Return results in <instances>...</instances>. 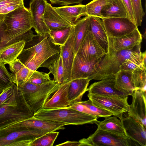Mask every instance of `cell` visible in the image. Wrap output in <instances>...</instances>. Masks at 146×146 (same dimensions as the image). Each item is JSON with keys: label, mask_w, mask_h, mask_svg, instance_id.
<instances>
[{"label": "cell", "mask_w": 146, "mask_h": 146, "mask_svg": "<svg viewBox=\"0 0 146 146\" xmlns=\"http://www.w3.org/2000/svg\"><path fill=\"white\" fill-rule=\"evenodd\" d=\"M33 115L21 90L14 84L12 95L0 106V129L32 117Z\"/></svg>", "instance_id": "cell-1"}, {"label": "cell", "mask_w": 146, "mask_h": 146, "mask_svg": "<svg viewBox=\"0 0 146 146\" xmlns=\"http://www.w3.org/2000/svg\"><path fill=\"white\" fill-rule=\"evenodd\" d=\"M141 44L131 49L119 50H114L109 47L108 52L101 58L95 72L88 79L90 81L114 78L124 61L141 55Z\"/></svg>", "instance_id": "cell-2"}, {"label": "cell", "mask_w": 146, "mask_h": 146, "mask_svg": "<svg viewBox=\"0 0 146 146\" xmlns=\"http://www.w3.org/2000/svg\"><path fill=\"white\" fill-rule=\"evenodd\" d=\"M33 117L66 125L95 124L98 118L68 107L53 109L43 108L34 114Z\"/></svg>", "instance_id": "cell-3"}, {"label": "cell", "mask_w": 146, "mask_h": 146, "mask_svg": "<svg viewBox=\"0 0 146 146\" xmlns=\"http://www.w3.org/2000/svg\"><path fill=\"white\" fill-rule=\"evenodd\" d=\"M60 84L53 80L39 85L27 82L18 87L21 90L26 101L34 114L43 108L46 102Z\"/></svg>", "instance_id": "cell-4"}, {"label": "cell", "mask_w": 146, "mask_h": 146, "mask_svg": "<svg viewBox=\"0 0 146 146\" xmlns=\"http://www.w3.org/2000/svg\"><path fill=\"white\" fill-rule=\"evenodd\" d=\"M1 27L3 34L9 37L27 32L32 28L31 15L29 9L24 5L5 14Z\"/></svg>", "instance_id": "cell-5"}, {"label": "cell", "mask_w": 146, "mask_h": 146, "mask_svg": "<svg viewBox=\"0 0 146 146\" xmlns=\"http://www.w3.org/2000/svg\"><path fill=\"white\" fill-rule=\"evenodd\" d=\"M46 133L23 128L0 129V146H30L33 141Z\"/></svg>", "instance_id": "cell-6"}, {"label": "cell", "mask_w": 146, "mask_h": 146, "mask_svg": "<svg viewBox=\"0 0 146 146\" xmlns=\"http://www.w3.org/2000/svg\"><path fill=\"white\" fill-rule=\"evenodd\" d=\"M79 141V146L138 145L126 135L113 133L98 128L88 138L82 139Z\"/></svg>", "instance_id": "cell-7"}, {"label": "cell", "mask_w": 146, "mask_h": 146, "mask_svg": "<svg viewBox=\"0 0 146 146\" xmlns=\"http://www.w3.org/2000/svg\"><path fill=\"white\" fill-rule=\"evenodd\" d=\"M89 99L95 106L107 110L118 117L127 113L129 109L128 96L101 95L88 93Z\"/></svg>", "instance_id": "cell-8"}, {"label": "cell", "mask_w": 146, "mask_h": 146, "mask_svg": "<svg viewBox=\"0 0 146 146\" xmlns=\"http://www.w3.org/2000/svg\"><path fill=\"white\" fill-rule=\"evenodd\" d=\"M101 19L110 38L122 36L131 33L137 27L127 17L102 18Z\"/></svg>", "instance_id": "cell-9"}, {"label": "cell", "mask_w": 146, "mask_h": 146, "mask_svg": "<svg viewBox=\"0 0 146 146\" xmlns=\"http://www.w3.org/2000/svg\"><path fill=\"white\" fill-rule=\"evenodd\" d=\"M47 2L46 0H31L29 3L28 9L31 15L32 28L40 37L46 36L50 32L44 18Z\"/></svg>", "instance_id": "cell-10"}, {"label": "cell", "mask_w": 146, "mask_h": 146, "mask_svg": "<svg viewBox=\"0 0 146 146\" xmlns=\"http://www.w3.org/2000/svg\"><path fill=\"white\" fill-rule=\"evenodd\" d=\"M65 125V124L61 123L36 118L33 116L3 129H8L23 128L48 133L63 129H65L64 126Z\"/></svg>", "instance_id": "cell-11"}, {"label": "cell", "mask_w": 146, "mask_h": 146, "mask_svg": "<svg viewBox=\"0 0 146 146\" xmlns=\"http://www.w3.org/2000/svg\"><path fill=\"white\" fill-rule=\"evenodd\" d=\"M123 114L118 118L122 122L126 136L139 145L146 146V128L132 117L128 115L123 117Z\"/></svg>", "instance_id": "cell-12"}, {"label": "cell", "mask_w": 146, "mask_h": 146, "mask_svg": "<svg viewBox=\"0 0 146 146\" xmlns=\"http://www.w3.org/2000/svg\"><path fill=\"white\" fill-rule=\"evenodd\" d=\"M52 42L49 35H48L39 43L31 46L24 48L21 54H24L26 56V61L32 58L45 56L50 57L52 55L60 52V48L56 47Z\"/></svg>", "instance_id": "cell-13"}, {"label": "cell", "mask_w": 146, "mask_h": 146, "mask_svg": "<svg viewBox=\"0 0 146 146\" xmlns=\"http://www.w3.org/2000/svg\"><path fill=\"white\" fill-rule=\"evenodd\" d=\"M76 54L85 60L89 61L101 59L106 54L93 34L89 31Z\"/></svg>", "instance_id": "cell-14"}, {"label": "cell", "mask_w": 146, "mask_h": 146, "mask_svg": "<svg viewBox=\"0 0 146 146\" xmlns=\"http://www.w3.org/2000/svg\"><path fill=\"white\" fill-rule=\"evenodd\" d=\"M101 59L88 61L76 54L74 56L73 63L71 80L77 78H88L95 72Z\"/></svg>", "instance_id": "cell-15"}, {"label": "cell", "mask_w": 146, "mask_h": 146, "mask_svg": "<svg viewBox=\"0 0 146 146\" xmlns=\"http://www.w3.org/2000/svg\"><path fill=\"white\" fill-rule=\"evenodd\" d=\"M131 96L132 102L129 105L128 115L142 123L146 128V92L135 90Z\"/></svg>", "instance_id": "cell-16"}, {"label": "cell", "mask_w": 146, "mask_h": 146, "mask_svg": "<svg viewBox=\"0 0 146 146\" xmlns=\"http://www.w3.org/2000/svg\"><path fill=\"white\" fill-rule=\"evenodd\" d=\"M142 39V35L137 27L131 33L122 36L109 37V47L115 50L131 49L141 44Z\"/></svg>", "instance_id": "cell-17"}, {"label": "cell", "mask_w": 146, "mask_h": 146, "mask_svg": "<svg viewBox=\"0 0 146 146\" xmlns=\"http://www.w3.org/2000/svg\"><path fill=\"white\" fill-rule=\"evenodd\" d=\"M71 81L60 84L51 98H49L46 102L43 108L46 109L62 108L70 106L68 93Z\"/></svg>", "instance_id": "cell-18"}, {"label": "cell", "mask_w": 146, "mask_h": 146, "mask_svg": "<svg viewBox=\"0 0 146 146\" xmlns=\"http://www.w3.org/2000/svg\"><path fill=\"white\" fill-rule=\"evenodd\" d=\"M89 31L95 38L106 54L108 52L109 47V37L102 20L100 18L89 16Z\"/></svg>", "instance_id": "cell-19"}, {"label": "cell", "mask_w": 146, "mask_h": 146, "mask_svg": "<svg viewBox=\"0 0 146 146\" xmlns=\"http://www.w3.org/2000/svg\"><path fill=\"white\" fill-rule=\"evenodd\" d=\"M73 34L64 44L60 46V53L64 72L63 83L71 80L72 70L74 56L73 48Z\"/></svg>", "instance_id": "cell-20"}, {"label": "cell", "mask_w": 146, "mask_h": 146, "mask_svg": "<svg viewBox=\"0 0 146 146\" xmlns=\"http://www.w3.org/2000/svg\"><path fill=\"white\" fill-rule=\"evenodd\" d=\"M114 78L101 80L92 84L88 88V93L101 95H114L128 96L126 94L115 88Z\"/></svg>", "instance_id": "cell-21"}, {"label": "cell", "mask_w": 146, "mask_h": 146, "mask_svg": "<svg viewBox=\"0 0 146 146\" xmlns=\"http://www.w3.org/2000/svg\"><path fill=\"white\" fill-rule=\"evenodd\" d=\"M45 22L50 30L62 29L72 25L63 18L47 2L44 15Z\"/></svg>", "instance_id": "cell-22"}, {"label": "cell", "mask_w": 146, "mask_h": 146, "mask_svg": "<svg viewBox=\"0 0 146 146\" xmlns=\"http://www.w3.org/2000/svg\"><path fill=\"white\" fill-rule=\"evenodd\" d=\"M90 81L87 78H77L71 80L68 93L70 106L82 101L83 95L87 91Z\"/></svg>", "instance_id": "cell-23"}, {"label": "cell", "mask_w": 146, "mask_h": 146, "mask_svg": "<svg viewBox=\"0 0 146 146\" xmlns=\"http://www.w3.org/2000/svg\"><path fill=\"white\" fill-rule=\"evenodd\" d=\"M48 68V74L53 76V80L59 84L63 83L64 72L61 55L58 53L46 60L40 66Z\"/></svg>", "instance_id": "cell-24"}, {"label": "cell", "mask_w": 146, "mask_h": 146, "mask_svg": "<svg viewBox=\"0 0 146 146\" xmlns=\"http://www.w3.org/2000/svg\"><path fill=\"white\" fill-rule=\"evenodd\" d=\"M54 9L63 18L72 26L80 17L86 16V6L81 3L73 6L54 7Z\"/></svg>", "instance_id": "cell-25"}, {"label": "cell", "mask_w": 146, "mask_h": 146, "mask_svg": "<svg viewBox=\"0 0 146 146\" xmlns=\"http://www.w3.org/2000/svg\"><path fill=\"white\" fill-rule=\"evenodd\" d=\"M89 16L78 20L72 26L73 32V48L74 56L89 31Z\"/></svg>", "instance_id": "cell-26"}, {"label": "cell", "mask_w": 146, "mask_h": 146, "mask_svg": "<svg viewBox=\"0 0 146 146\" xmlns=\"http://www.w3.org/2000/svg\"><path fill=\"white\" fill-rule=\"evenodd\" d=\"M67 107L98 118H105L113 115V114L110 112L94 105L89 99L86 101L77 103Z\"/></svg>", "instance_id": "cell-27"}, {"label": "cell", "mask_w": 146, "mask_h": 146, "mask_svg": "<svg viewBox=\"0 0 146 146\" xmlns=\"http://www.w3.org/2000/svg\"><path fill=\"white\" fill-rule=\"evenodd\" d=\"M105 117L104 120H98L95 124L98 128L103 130L113 133L126 135L125 132L122 122L117 117L114 116Z\"/></svg>", "instance_id": "cell-28"}, {"label": "cell", "mask_w": 146, "mask_h": 146, "mask_svg": "<svg viewBox=\"0 0 146 146\" xmlns=\"http://www.w3.org/2000/svg\"><path fill=\"white\" fill-rule=\"evenodd\" d=\"M131 71H119L115 75L114 87L128 96L131 95L135 90L131 80Z\"/></svg>", "instance_id": "cell-29"}, {"label": "cell", "mask_w": 146, "mask_h": 146, "mask_svg": "<svg viewBox=\"0 0 146 146\" xmlns=\"http://www.w3.org/2000/svg\"><path fill=\"white\" fill-rule=\"evenodd\" d=\"M1 25L0 27V56L2 52L15 43L22 40H25L27 43L31 40L34 37L38 36L34 35L31 29L24 34L9 37L3 34Z\"/></svg>", "instance_id": "cell-30"}, {"label": "cell", "mask_w": 146, "mask_h": 146, "mask_svg": "<svg viewBox=\"0 0 146 146\" xmlns=\"http://www.w3.org/2000/svg\"><path fill=\"white\" fill-rule=\"evenodd\" d=\"M101 15L102 18L128 17L121 0H113L112 4L105 6L101 12Z\"/></svg>", "instance_id": "cell-31"}, {"label": "cell", "mask_w": 146, "mask_h": 146, "mask_svg": "<svg viewBox=\"0 0 146 146\" xmlns=\"http://www.w3.org/2000/svg\"><path fill=\"white\" fill-rule=\"evenodd\" d=\"M26 42L22 40L15 43L1 53L0 62L9 64L17 58L23 50Z\"/></svg>", "instance_id": "cell-32"}, {"label": "cell", "mask_w": 146, "mask_h": 146, "mask_svg": "<svg viewBox=\"0 0 146 146\" xmlns=\"http://www.w3.org/2000/svg\"><path fill=\"white\" fill-rule=\"evenodd\" d=\"M131 80L135 90H139L144 92H146L145 67L144 66L139 67L132 71Z\"/></svg>", "instance_id": "cell-33"}, {"label": "cell", "mask_w": 146, "mask_h": 146, "mask_svg": "<svg viewBox=\"0 0 146 146\" xmlns=\"http://www.w3.org/2000/svg\"><path fill=\"white\" fill-rule=\"evenodd\" d=\"M113 0H93L85 5L86 16H94L101 19V12L106 5L113 3Z\"/></svg>", "instance_id": "cell-34"}, {"label": "cell", "mask_w": 146, "mask_h": 146, "mask_svg": "<svg viewBox=\"0 0 146 146\" xmlns=\"http://www.w3.org/2000/svg\"><path fill=\"white\" fill-rule=\"evenodd\" d=\"M73 34L72 26L62 29L50 30L48 35L54 44L60 46L64 44Z\"/></svg>", "instance_id": "cell-35"}, {"label": "cell", "mask_w": 146, "mask_h": 146, "mask_svg": "<svg viewBox=\"0 0 146 146\" xmlns=\"http://www.w3.org/2000/svg\"><path fill=\"white\" fill-rule=\"evenodd\" d=\"M59 133L55 131L48 132L33 141L30 146H52Z\"/></svg>", "instance_id": "cell-36"}, {"label": "cell", "mask_w": 146, "mask_h": 146, "mask_svg": "<svg viewBox=\"0 0 146 146\" xmlns=\"http://www.w3.org/2000/svg\"><path fill=\"white\" fill-rule=\"evenodd\" d=\"M34 71L24 65L15 75L11 74L13 82L18 87L23 85L28 81Z\"/></svg>", "instance_id": "cell-37"}, {"label": "cell", "mask_w": 146, "mask_h": 146, "mask_svg": "<svg viewBox=\"0 0 146 146\" xmlns=\"http://www.w3.org/2000/svg\"><path fill=\"white\" fill-rule=\"evenodd\" d=\"M24 0H0V14L5 15L24 5Z\"/></svg>", "instance_id": "cell-38"}, {"label": "cell", "mask_w": 146, "mask_h": 146, "mask_svg": "<svg viewBox=\"0 0 146 146\" xmlns=\"http://www.w3.org/2000/svg\"><path fill=\"white\" fill-rule=\"evenodd\" d=\"M133 13L135 24L138 27L141 25L145 13L142 8L141 0H130Z\"/></svg>", "instance_id": "cell-39"}, {"label": "cell", "mask_w": 146, "mask_h": 146, "mask_svg": "<svg viewBox=\"0 0 146 146\" xmlns=\"http://www.w3.org/2000/svg\"><path fill=\"white\" fill-rule=\"evenodd\" d=\"M5 64L0 62V88L3 90L13 83L11 74L8 71Z\"/></svg>", "instance_id": "cell-40"}, {"label": "cell", "mask_w": 146, "mask_h": 146, "mask_svg": "<svg viewBox=\"0 0 146 146\" xmlns=\"http://www.w3.org/2000/svg\"><path fill=\"white\" fill-rule=\"evenodd\" d=\"M141 66H144L142 64L141 54L140 55L131 58L124 61L120 66L119 71H132Z\"/></svg>", "instance_id": "cell-41"}, {"label": "cell", "mask_w": 146, "mask_h": 146, "mask_svg": "<svg viewBox=\"0 0 146 146\" xmlns=\"http://www.w3.org/2000/svg\"><path fill=\"white\" fill-rule=\"evenodd\" d=\"M51 80L48 73L34 71L27 82L35 85L42 84Z\"/></svg>", "instance_id": "cell-42"}, {"label": "cell", "mask_w": 146, "mask_h": 146, "mask_svg": "<svg viewBox=\"0 0 146 146\" xmlns=\"http://www.w3.org/2000/svg\"><path fill=\"white\" fill-rule=\"evenodd\" d=\"M14 83L9 87L3 90L0 95V106L10 98L12 95L14 90Z\"/></svg>", "instance_id": "cell-43"}, {"label": "cell", "mask_w": 146, "mask_h": 146, "mask_svg": "<svg viewBox=\"0 0 146 146\" xmlns=\"http://www.w3.org/2000/svg\"><path fill=\"white\" fill-rule=\"evenodd\" d=\"M10 70L13 75H15L23 66L24 64L17 58L9 64Z\"/></svg>", "instance_id": "cell-44"}, {"label": "cell", "mask_w": 146, "mask_h": 146, "mask_svg": "<svg viewBox=\"0 0 146 146\" xmlns=\"http://www.w3.org/2000/svg\"><path fill=\"white\" fill-rule=\"evenodd\" d=\"M121 0L126 9L128 18L135 24L134 15L131 0Z\"/></svg>", "instance_id": "cell-45"}, {"label": "cell", "mask_w": 146, "mask_h": 146, "mask_svg": "<svg viewBox=\"0 0 146 146\" xmlns=\"http://www.w3.org/2000/svg\"><path fill=\"white\" fill-rule=\"evenodd\" d=\"M52 4H56L64 6H68L74 4L81 3L83 0H48Z\"/></svg>", "instance_id": "cell-46"}, {"label": "cell", "mask_w": 146, "mask_h": 146, "mask_svg": "<svg viewBox=\"0 0 146 146\" xmlns=\"http://www.w3.org/2000/svg\"><path fill=\"white\" fill-rule=\"evenodd\" d=\"M57 146H79L80 143L79 141H68L60 144L56 145Z\"/></svg>", "instance_id": "cell-47"}, {"label": "cell", "mask_w": 146, "mask_h": 146, "mask_svg": "<svg viewBox=\"0 0 146 146\" xmlns=\"http://www.w3.org/2000/svg\"><path fill=\"white\" fill-rule=\"evenodd\" d=\"M141 57L142 62V64L144 66L146 67V52L145 51L143 52H141Z\"/></svg>", "instance_id": "cell-48"}, {"label": "cell", "mask_w": 146, "mask_h": 146, "mask_svg": "<svg viewBox=\"0 0 146 146\" xmlns=\"http://www.w3.org/2000/svg\"><path fill=\"white\" fill-rule=\"evenodd\" d=\"M5 15L0 14V27L3 23Z\"/></svg>", "instance_id": "cell-49"}, {"label": "cell", "mask_w": 146, "mask_h": 146, "mask_svg": "<svg viewBox=\"0 0 146 146\" xmlns=\"http://www.w3.org/2000/svg\"><path fill=\"white\" fill-rule=\"evenodd\" d=\"M3 90L0 88V95L3 92Z\"/></svg>", "instance_id": "cell-50"}]
</instances>
